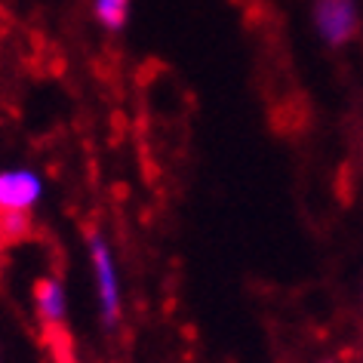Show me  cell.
Wrapping results in <instances>:
<instances>
[{
  "instance_id": "6da1fadb",
  "label": "cell",
  "mask_w": 363,
  "mask_h": 363,
  "mask_svg": "<svg viewBox=\"0 0 363 363\" xmlns=\"http://www.w3.org/2000/svg\"><path fill=\"white\" fill-rule=\"evenodd\" d=\"M311 28L323 47H348L363 28L360 4L357 0H311Z\"/></svg>"
},
{
  "instance_id": "7a4b0ae2",
  "label": "cell",
  "mask_w": 363,
  "mask_h": 363,
  "mask_svg": "<svg viewBox=\"0 0 363 363\" xmlns=\"http://www.w3.org/2000/svg\"><path fill=\"white\" fill-rule=\"evenodd\" d=\"M89 256H93V271H96V286H99V305H102L105 323H117L121 317V284H117V271L108 243L102 234L89 231Z\"/></svg>"
},
{
  "instance_id": "3957f363",
  "label": "cell",
  "mask_w": 363,
  "mask_h": 363,
  "mask_svg": "<svg viewBox=\"0 0 363 363\" xmlns=\"http://www.w3.org/2000/svg\"><path fill=\"white\" fill-rule=\"evenodd\" d=\"M40 197V179L28 169L0 176V213H28Z\"/></svg>"
},
{
  "instance_id": "277c9868",
  "label": "cell",
  "mask_w": 363,
  "mask_h": 363,
  "mask_svg": "<svg viewBox=\"0 0 363 363\" xmlns=\"http://www.w3.org/2000/svg\"><path fill=\"white\" fill-rule=\"evenodd\" d=\"M34 298H38V311L47 323H59L62 314H65V296H62L59 280H40L38 289H34Z\"/></svg>"
},
{
  "instance_id": "5b68a950",
  "label": "cell",
  "mask_w": 363,
  "mask_h": 363,
  "mask_svg": "<svg viewBox=\"0 0 363 363\" xmlns=\"http://www.w3.org/2000/svg\"><path fill=\"white\" fill-rule=\"evenodd\" d=\"M96 16L105 28H123L126 16H130V0H96Z\"/></svg>"
},
{
  "instance_id": "8992f818",
  "label": "cell",
  "mask_w": 363,
  "mask_h": 363,
  "mask_svg": "<svg viewBox=\"0 0 363 363\" xmlns=\"http://www.w3.org/2000/svg\"><path fill=\"white\" fill-rule=\"evenodd\" d=\"M28 231V213H0V238L16 240Z\"/></svg>"
}]
</instances>
